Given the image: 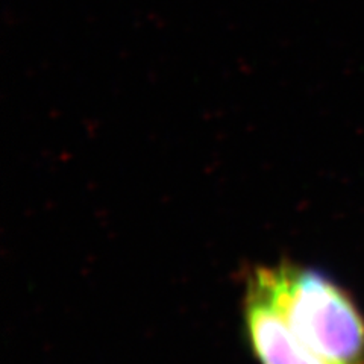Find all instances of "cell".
Listing matches in <instances>:
<instances>
[{
	"instance_id": "1",
	"label": "cell",
	"mask_w": 364,
	"mask_h": 364,
	"mask_svg": "<svg viewBox=\"0 0 364 364\" xmlns=\"http://www.w3.org/2000/svg\"><path fill=\"white\" fill-rule=\"evenodd\" d=\"M249 277L318 355L331 364H364V314L340 284L293 261L258 266Z\"/></svg>"
},
{
	"instance_id": "2",
	"label": "cell",
	"mask_w": 364,
	"mask_h": 364,
	"mask_svg": "<svg viewBox=\"0 0 364 364\" xmlns=\"http://www.w3.org/2000/svg\"><path fill=\"white\" fill-rule=\"evenodd\" d=\"M243 321L247 343L259 364H331L291 331L266 291L250 277L243 299Z\"/></svg>"
}]
</instances>
